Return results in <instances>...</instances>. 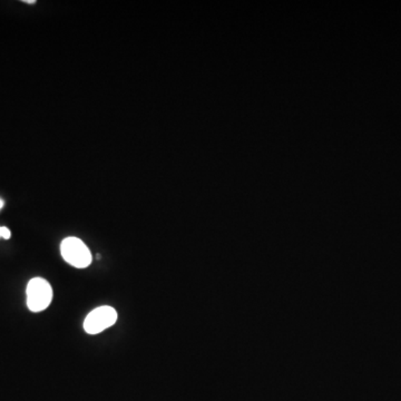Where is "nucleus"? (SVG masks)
<instances>
[{"label":"nucleus","instance_id":"7ed1b4c3","mask_svg":"<svg viewBox=\"0 0 401 401\" xmlns=\"http://www.w3.org/2000/svg\"><path fill=\"white\" fill-rule=\"evenodd\" d=\"M117 321V312L108 305L91 311L84 321V329L89 334H97L108 329Z\"/></svg>","mask_w":401,"mask_h":401},{"label":"nucleus","instance_id":"20e7f679","mask_svg":"<svg viewBox=\"0 0 401 401\" xmlns=\"http://www.w3.org/2000/svg\"><path fill=\"white\" fill-rule=\"evenodd\" d=\"M0 234H1V238H6V240L11 238V233L8 227H1V229H0Z\"/></svg>","mask_w":401,"mask_h":401},{"label":"nucleus","instance_id":"f257e3e1","mask_svg":"<svg viewBox=\"0 0 401 401\" xmlns=\"http://www.w3.org/2000/svg\"><path fill=\"white\" fill-rule=\"evenodd\" d=\"M53 300L51 284L43 278H34L27 286V305L32 312H40L49 307Z\"/></svg>","mask_w":401,"mask_h":401},{"label":"nucleus","instance_id":"423d86ee","mask_svg":"<svg viewBox=\"0 0 401 401\" xmlns=\"http://www.w3.org/2000/svg\"><path fill=\"white\" fill-rule=\"evenodd\" d=\"M4 206V200L0 198V209Z\"/></svg>","mask_w":401,"mask_h":401},{"label":"nucleus","instance_id":"f03ea898","mask_svg":"<svg viewBox=\"0 0 401 401\" xmlns=\"http://www.w3.org/2000/svg\"><path fill=\"white\" fill-rule=\"evenodd\" d=\"M61 253L68 265L77 269H85L91 263V254L83 241L70 236L61 244Z\"/></svg>","mask_w":401,"mask_h":401},{"label":"nucleus","instance_id":"0eeeda50","mask_svg":"<svg viewBox=\"0 0 401 401\" xmlns=\"http://www.w3.org/2000/svg\"><path fill=\"white\" fill-rule=\"evenodd\" d=\"M0 229H1V227H0ZM0 238H1V234H0Z\"/></svg>","mask_w":401,"mask_h":401},{"label":"nucleus","instance_id":"39448f33","mask_svg":"<svg viewBox=\"0 0 401 401\" xmlns=\"http://www.w3.org/2000/svg\"><path fill=\"white\" fill-rule=\"evenodd\" d=\"M24 3L26 4H36L35 0H25Z\"/></svg>","mask_w":401,"mask_h":401}]
</instances>
